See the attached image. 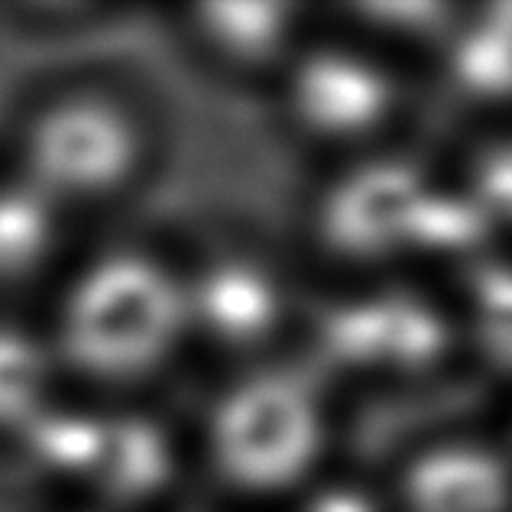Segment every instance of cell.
Listing matches in <instances>:
<instances>
[{"label":"cell","mask_w":512,"mask_h":512,"mask_svg":"<svg viewBox=\"0 0 512 512\" xmlns=\"http://www.w3.org/2000/svg\"><path fill=\"white\" fill-rule=\"evenodd\" d=\"M188 325V289L143 253H111L72 282L59 315V350L98 380H133L159 367Z\"/></svg>","instance_id":"cell-1"},{"label":"cell","mask_w":512,"mask_h":512,"mask_svg":"<svg viewBox=\"0 0 512 512\" xmlns=\"http://www.w3.org/2000/svg\"><path fill=\"white\" fill-rule=\"evenodd\" d=\"M325 438L315 393L289 373L237 383L211 415V457L240 490L273 493L315 464Z\"/></svg>","instance_id":"cell-2"},{"label":"cell","mask_w":512,"mask_h":512,"mask_svg":"<svg viewBox=\"0 0 512 512\" xmlns=\"http://www.w3.org/2000/svg\"><path fill=\"white\" fill-rule=\"evenodd\" d=\"M140 159V130L124 104L104 94H69L36 111L23 133V179L56 205L120 188Z\"/></svg>","instance_id":"cell-3"},{"label":"cell","mask_w":512,"mask_h":512,"mask_svg":"<svg viewBox=\"0 0 512 512\" xmlns=\"http://www.w3.org/2000/svg\"><path fill=\"white\" fill-rule=\"evenodd\" d=\"M428 188L406 166H363L331 188L321 208V237L347 260H376L415 244Z\"/></svg>","instance_id":"cell-4"},{"label":"cell","mask_w":512,"mask_h":512,"mask_svg":"<svg viewBox=\"0 0 512 512\" xmlns=\"http://www.w3.org/2000/svg\"><path fill=\"white\" fill-rule=\"evenodd\" d=\"M289 104L295 120L315 137L354 140L393 114L396 88L367 56L347 49H318L295 69Z\"/></svg>","instance_id":"cell-5"},{"label":"cell","mask_w":512,"mask_h":512,"mask_svg":"<svg viewBox=\"0 0 512 512\" xmlns=\"http://www.w3.org/2000/svg\"><path fill=\"white\" fill-rule=\"evenodd\" d=\"M402 500L409 512H506L512 474L487 448L444 444L406 470Z\"/></svg>","instance_id":"cell-6"},{"label":"cell","mask_w":512,"mask_h":512,"mask_svg":"<svg viewBox=\"0 0 512 512\" xmlns=\"http://www.w3.org/2000/svg\"><path fill=\"white\" fill-rule=\"evenodd\" d=\"M188 318L205 325L218 341L253 344L279 318V289L260 266L224 260L188 289Z\"/></svg>","instance_id":"cell-7"},{"label":"cell","mask_w":512,"mask_h":512,"mask_svg":"<svg viewBox=\"0 0 512 512\" xmlns=\"http://www.w3.org/2000/svg\"><path fill=\"white\" fill-rule=\"evenodd\" d=\"M59 237V205L30 179L0 185V279H23L46 263Z\"/></svg>","instance_id":"cell-8"},{"label":"cell","mask_w":512,"mask_h":512,"mask_svg":"<svg viewBox=\"0 0 512 512\" xmlns=\"http://www.w3.org/2000/svg\"><path fill=\"white\" fill-rule=\"evenodd\" d=\"M49 386V350L33 334L0 325V428H30L46 412Z\"/></svg>","instance_id":"cell-9"},{"label":"cell","mask_w":512,"mask_h":512,"mask_svg":"<svg viewBox=\"0 0 512 512\" xmlns=\"http://www.w3.org/2000/svg\"><path fill=\"white\" fill-rule=\"evenodd\" d=\"M292 10L286 4H208L198 7V30L224 56L260 62L289 39Z\"/></svg>","instance_id":"cell-10"},{"label":"cell","mask_w":512,"mask_h":512,"mask_svg":"<svg viewBox=\"0 0 512 512\" xmlns=\"http://www.w3.org/2000/svg\"><path fill=\"white\" fill-rule=\"evenodd\" d=\"M163 444L159 435L150 428H120V431H107L104 428V444H101V457L98 467L104 474V483L111 493H140L150 483L159 480L163 474Z\"/></svg>","instance_id":"cell-11"},{"label":"cell","mask_w":512,"mask_h":512,"mask_svg":"<svg viewBox=\"0 0 512 512\" xmlns=\"http://www.w3.org/2000/svg\"><path fill=\"white\" fill-rule=\"evenodd\" d=\"M457 75L477 94H503L512 91V20L506 10L493 13V23L467 33L457 49Z\"/></svg>","instance_id":"cell-12"},{"label":"cell","mask_w":512,"mask_h":512,"mask_svg":"<svg viewBox=\"0 0 512 512\" xmlns=\"http://www.w3.org/2000/svg\"><path fill=\"white\" fill-rule=\"evenodd\" d=\"M470 201L483 221L512 224V140L487 146L470 172Z\"/></svg>","instance_id":"cell-13"},{"label":"cell","mask_w":512,"mask_h":512,"mask_svg":"<svg viewBox=\"0 0 512 512\" xmlns=\"http://www.w3.org/2000/svg\"><path fill=\"white\" fill-rule=\"evenodd\" d=\"M477 305L496 354H512V273H493L483 282Z\"/></svg>","instance_id":"cell-14"}]
</instances>
